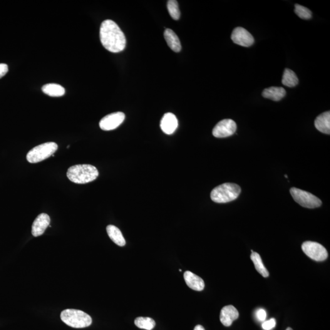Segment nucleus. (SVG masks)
<instances>
[{
    "mask_svg": "<svg viewBox=\"0 0 330 330\" xmlns=\"http://www.w3.org/2000/svg\"><path fill=\"white\" fill-rule=\"evenodd\" d=\"M100 39L104 48L112 53H119L126 48V36L118 25L111 20H106L102 23Z\"/></svg>",
    "mask_w": 330,
    "mask_h": 330,
    "instance_id": "nucleus-1",
    "label": "nucleus"
},
{
    "mask_svg": "<svg viewBox=\"0 0 330 330\" xmlns=\"http://www.w3.org/2000/svg\"><path fill=\"white\" fill-rule=\"evenodd\" d=\"M67 176L71 182L84 184L95 180L99 176V171L91 165H76L69 168Z\"/></svg>",
    "mask_w": 330,
    "mask_h": 330,
    "instance_id": "nucleus-2",
    "label": "nucleus"
},
{
    "mask_svg": "<svg viewBox=\"0 0 330 330\" xmlns=\"http://www.w3.org/2000/svg\"><path fill=\"white\" fill-rule=\"evenodd\" d=\"M241 192L239 185L225 183L213 188L210 193L211 200L216 203H227L237 199Z\"/></svg>",
    "mask_w": 330,
    "mask_h": 330,
    "instance_id": "nucleus-3",
    "label": "nucleus"
},
{
    "mask_svg": "<svg viewBox=\"0 0 330 330\" xmlns=\"http://www.w3.org/2000/svg\"><path fill=\"white\" fill-rule=\"evenodd\" d=\"M61 321L67 326L74 329H83L90 326L92 318L86 312L73 309L64 310L61 313Z\"/></svg>",
    "mask_w": 330,
    "mask_h": 330,
    "instance_id": "nucleus-4",
    "label": "nucleus"
},
{
    "mask_svg": "<svg viewBox=\"0 0 330 330\" xmlns=\"http://www.w3.org/2000/svg\"><path fill=\"white\" fill-rule=\"evenodd\" d=\"M57 150L58 145L55 143L42 144L29 151L26 155V159L31 163L40 162L53 155Z\"/></svg>",
    "mask_w": 330,
    "mask_h": 330,
    "instance_id": "nucleus-5",
    "label": "nucleus"
},
{
    "mask_svg": "<svg viewBox=\"0 0 330 330\" xmlns=\"http://www.w3.org/2000/svg\"><path fill=\"white\" fill-rule=\"evenodd\" d=\"M290 192L295 202L302 207L314 208L319 207L322 205L321 200L311 193L295 187L292 188L290 190Z\"/></svg>",
    "mask_w": 330,
    "mask_h": 330,
    "instance_id": "nucleus-6",
    "label": "nucleus"
},
{
    "mask_svg": "<svg viewBox=\"0 0 330 330\" xmlns=\"http://www.w3.org/2000/svg\"><path fill=\"white\" fill-rule=\"evenodd\" d=\"M302 248L307 256L316 261H323L328 257V252L326 248L319 243L305 242L302 244Z\"/></svg>",
    "mask_w": 330,
    "mask_h": 330,
    "instance_id": "nucleus-7",
    "label": "nucleus"
},
{
    "mask_svg": "<svg viewBox=\"0 0 330 330\" xmlns=\"http://www.w3.org/2000/svg\"><path fill=\"white\" fill-rule=\"evenodd\" d=\"M237 130V124L235 121L227 119L220 121L213 128V135L216 138H227L234 135Z\"/></svg>",
    "mask_w": 330,
    "mask_h": 330,
    "instance_id": "nucleus-8",
    "label": "nucleus"
},
{
    "mask_svg": "<svg viewBox=\"0 0 330 330\" xmlns=\"http://www.w3.org/2000/svg\"><path fill=\"white\" fill-rule=\"evenodd\" d=\"M125 118V114L123 112L111 113L102 119L99 123V126L103 130H115L124 122Z\"/></svg>",
    "mask_w": 330,
    "mask_h": 330,
    "instance_id": "nucleus-9",
    "label": "nucleus"
},
{
    "mask_svg": "<svg viewBox=\"0 0 330 330\" xmlns=\"http://www.w3.org/2000/svg\"><path fill=\"white\" fill-rule=\"evenodd\" d=\"M231 39L234 44L245 47L252 46L254 42L252 34L242 27H237L233 30Z\"/></svg>",
    "mask_w": 330,
    "mask_h": 330,
    "instance_id": "nucleus-10",
    "label": "nucleus"
},
{
    "mask_svg": "<svg viewBox=\"0 0 330 330\" xmlns=\"http://www.w3.org/2000/svg\"><path fill=\"white\" fill-rule=\"evenodd\" d=\"M51 223V218L46 213H41L34 220L32 225L31 233L34 237H39L44 234Z\"/></svg>",
    "mask_w": 330,
    "mask_h": 330,
    "instance_id": "nucleus-11",
    "label": "nucleus"
},
{
    "mask_svg": "<svg viewBox=\"0 0 330 330\" xmlns=\"http://www.w3.org/2000/svg\"><path fill=\"white\" fill-rule=\"evenodd\" d=\"M239 316L237 309L232 305H228L223 307L220 312V319L223 326L230 327Z\"/></svg>",
    "mask_w": 330,
    "mask_h": 330,
    "instance_id": "nucleus-12",
    "label": "nucleus"
},
{
    "mask_svg": "<svg viewBox=\"0 0 330 330\" xmlns=\"http://www.w3.org/2000/svg\"><path fill=\"white\" fill-rule=\"evenodd\" d=\"M178 127V121L176 116L171 113L165 114L160 122V127L163 132L171 135Z\"/></svg>",
    "mask_w": 330,
    "mask_h": 330,
    "instance_id": "nucleus-13",
    "label": "nucleus"
},
{
    "mask_svg": "<svg viewBox=\"0 0 330 330\" xmlns=\"http://www.w3.org/2000/svg\"><path fill=\"white\" fill-rule=\"evenodd\" d=\"M183 277H184L186 284L190 289L196 290V291H202L204 289V281L202 278L197 276L193 273L190 271L185 272Z\"/></svg>",
    "mask_w": 330,
    "mask_h": 330,
    "instance_id": "nucleus-14",
    "label": "nucleus"
},
{
    "mask_svg": "<svg viewBox=\"0 0 330 330\" xmlns=\"http://www.w3.org/2000/svg\"><path fill=\"white\" fill-rule=\"evenodd\" d=\"M315 127L321 132L330 135V112L327 111L317 116L314 122Z\"/></svg>",
    "mask_w": 330,
    "mask_h": 330,
    "instance_id": "nucleus-15",
    "label": "nucleus"
},
{
    "mask_svg": "<svg viewBox=\"0 0 330 330\" xmlns=\"http://www.w3.org/2000/svg\"><path fill=\"white\" fill-rule=\"evenodd\" d=\"M286 90L282 87L272 86L265 89L262 92V96L264 98L274 101H279L286 96Z\"/></svg>",
    "mask_w": 330,
    "mask_h": 330,
    "instance_id": "nucleus-16",
    "label": "nucleus"
},
{
    "mask_svg": "<svg viewBox=\"0 0 330 330\" xmlns=\"http://www.w3.org/2000/svg\"><path fill=\"white\" fill-rule=\"evenodd\" d=\"M164 37L169 47L173 51L176 53L181 51L182 46H181L180 41L175 32H174L172 29H166L165 31Z\"/></svg>",
    "mask_w": 330,
    "mask_h": 330,
    "instance_id": "nucleus-17",
    "label": "nucleus"
},
{
    "mask_svg": "<svg viewBox=\"0 0 330 330\" xmlns=\"http://www.w3.org/2000/svg\"><path fill=\"white\" fill-rule=\"evenodd\" d=\"M106 231H107L109 237L115 244L120 247H124L126 245V240L122 232L115 226L108 225L106 227Z\"/></svg>",
    "mask_w": 330,
    "mask_h": 330,
    "instance_id": "nucleus-18",
    "label": "nucleus"
},
{
    "mask_svg": "<svg viewBox=\"0 0 330 330\" xmlns=\"http://www.w3.org/2000/svg\"><path fill=\"white\" fill-rule=\"evenodd\" d=\"M42 90L44 94L51 97L63 96L66 93L64 87L55 83L45 84Z\"/></svg>",
    "mask_w": 330,
    "mask_h": 330,
    "instance_id": "nucleus-19",
    "label": "nucleus"
},
{
    "mask_svg": "<svg viewBox=\"0 0 330 330\" xmlns=\"http://www.w3.org/2000/svg\"><path fill=\"white\" fill-rule=\"evenodd\" d=\"M299 82V78L294 71L289 69H285L283 76H282V84L289 88H293V87L296 86Z\"/></svg>",
    "mask_w": 330,
    "mask_h": 330,
    "instance_id": "nucleus-20",
    "label": "nucleus"
},
{
    "mask_svg": "<svg viewBox=\"0 0 330 330\" xmlns=\"http://www.w3.org/2000/svg\"><path fill=\"white\" fill-rule=\"evenodd\" d=\"M251 259L254 263L255 269L263 277L267 278L269 276V273L268 272L266 268L265 267L261 257H260V255L258 253L255 252L252 253V255H251Z\"/></svg>",
    "mask_w": 330,
    "mask_h": 330,
    "instance_id": "nucleus-21",
    "label": "nucleus"
},
{
    "mask_svg": "<svg viewBox=\"0 0 330 330\" xmlns=\"http://www.w3.org/2000/svg\"><path fill=\"white\" fill-rule=\"evenodd\" d=\"M135 326L139 329L152 330L155 326L154 320L150 317H139L135 320Z\"/></svg>",
    "mask_w": 330,
    "mask_h": 330,
    "instance_id": "nucleus-22",
    "label": "nucleus"
},
{
    "mask_svg": "<svg viewBox=\"0 0 330 330\" xmlns=\"http://www.w3.org/2000/svg\"><path fill=\"white\" fill-rule=\"evenodd\" d=\"M167 8L169 14L174 20L178 21L180 19V12L178 8V2L176 0H170L167 2Z\"/></svg>",
    "mask_w": 330,
    "mask_h": 330,
    "instance_id": "nucleus-23",
    "label": "nucleus"
},
{
    "mask_svg": "<svg viewBox=\"0 0 330 330\" xmlns=\"http://www.w3.org/2000/svg\"><path fill=\"white\" fill-rule=\"evenodd\" d=\"M295 12L302 19L307 20L312 17V12L307 7L299 4L295 5Z\"/></svg>",
    "mask_w": 330,
    "mask_h": 330,
    "instance_id": "nucleus-24",
    "label": "nucleus"
},
{
    "mask_svg": "<svg viewBox=\"0 0 330 330\" xmlns=\"http://www.w3.org/2000/svg\"><path fill=\"white\" fill-rule=\"evenodd\" d=\"M276 326V321L275 319H270L269 321H264L262 325V329L264 330H271Z\"/></svg>",
    "mask_w": 330,
    "mask_h": 330,
    "instance_id": "nucleus-25",
    "label": "nucleus"
},
{
    "mask_svg": "<svg viewBox=\"0 0 330 330\" xmlns=\"http://www.w3.org/2000/svg\"><path fill=\"white\" fill-rule=\"evenodd\" d=\"M255 317H256L258 321L260 322H264L267 317L266 311L264 309H258L255 312Z\"/></svg>",
    "mask_w": 330,
    "mask_h": 330,
    "instance_id": "nucleus-26",
    "label": "nucleus"
},
{
    "mask_svg": "<svg viewBox=\"0 0 330 330\" xmlns=\"http://www.w3.org/2000/svg\"><path fill=\"white\" fill-rule=\"evenodd\" d=\"M8 72V66L7 64L0 63V78L3 77Z\"/></svg>",
    "mask_w": 330,
    "mask_h": 330,
    "instance_id": "nucleus-27",
    "label": "nucleus"
},
{
    "mask_svg": "<svg viewBox=\"0 0 330 330\" xmlns=\"http://www.w3.org/2000/svg\"><path fill=\"white\" fill-rule=\"evenodd\" d=\"M194 330H205V329L202 326L198 325V326H197L195 327Z\"/></svg>",
    "mask_w": 330,
    "mask_h": 330,
    "instance_id": "nucleus-28",
    "label": "nucleus"
},
{
    "mask_svg": "<svg viewBox=\"0 0 330 330\" xmlns=\"http://www.w3.org/2000/svg\"><path fill=\"white\" fill-rule=\"evenodd\" d=\"M286 330H293L291 328H289H289H287Z\"/></svg>",
    "mask_w": 330,
    "mask_h": 330,
    "instance_id": "nucleus-29",
    "label": "nucleus"
},
{
    "mask_svg": "<svg viewBox=\"0 0 330 330\" xmlns=\"http://www.w3.org/2000/svg\"><path fill=\"white\" fill-rule=\"evenodd\" d=\"M285 177H286V178H287V175H285Z\"/></svg>",
    "mask_w": 330,
    "mask_h": 330,
    "instance_id": "nucleus-30",
    "label": "nucleus"
}]
</instances>
